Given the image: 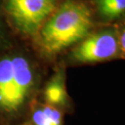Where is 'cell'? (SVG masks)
I'll return each instance as SVG.
<instances>
[{
	"label": "cell",
	"instance_id": "30bf717a",
	"mask_svg": "<svg viewBox=\"0 0 125 125\" xmlns=\"http://www.w3.org/2000/svg\"><path fill=\"white\" fill-rule=\"evenodd\" d=\"M21 125H32L31 124H29V123H24V124H22Z\"/></svg>",
	"mask_w": 125,
	"mask_h": 125
},
{
	"label": "cell",
	"instance_id": "7a4b0ae2",
	"mask_svg": "<svg viewBox=\"0 0 125 125\" xmlns=\"http://www.w3.org/2000/svg\"><path fill=\"white\" fill-rule=\"evenodd\" d=\"M93 27V11L85 2L65 0L44 22L34 39L44 55L54 57L79 43Z\"/></svg>",
	"mask_w": 125,
	"mask_h": 125
},
{
	"label": "cell",
	"instance_id": "52a82bcc",
	"mask_svg": "<svg viewBox=\"0 0 125 125\" xmlns=\"http://www.w3.org/2000/svg\"><path fill=\"white\" fill-rule=\"evenodd\" d=\"M42 106L52 125H62V114L60 110L46 103L42 104Z\"/></svg>",
	"mask_w": 125,
	"mask_h": 125
},
{
	"label": "cell",
	"instance_id": "277c9868",
	"mask_svg": "<svg viewBox=\"0 0 125 125\" xmlns=\"http://www.w3.org/2000/svg\"><path fill=\"white\" fill-rule=\"evenodd\" d=\"M122 56L118 43V32L113 28L91 32L77 43L71 51L70 58L81 64L95 63Z\"/></svg>",
	"mask_w": 125,
	"mask_h": 125
},
{
	"label": "cell",
	"instance_id": "6da1fadb",
	"mask_svg": "<svg viewBox=\"0 0 125 125\" xmlns=\"http://www.w3.org/2000/svg\"><path fill=\"white\" fill-rule=\"evenodd\" d=\"M39 81L37 64L28 54L12 50L0 54V117L12 120L22 115Z\"/></svg>",
	"mask_w": 125,
	"mask_h": 125
},
{
	"label": "cell",
	"instance_id": "8992f818",
	"mask_svg": "<svg viewBox=\"0 0 125 125\" xmlns=\"http://www.w3.org/2000/svg\"><path fill=\"white\" fill-rule=\"evenodd\" d=\"M98 16L104 21L111 22L121 18L125 11V0H94Z\"/></svg>",
	"mask_w": 125,
	"mask_h": 125
},
{
	"label": "cell",
	"instance_id": "5b68a950",
	"mask_svg": "<svg viewBox=\"0 0 125 125\" xmlns=\"http://www.w3.org/2000/svg\"><path fill=\"white\" fill-rule=\"evenodd\" d=\"M44 99L46 104L62 108L67 106L69 97L66 89V79L63 68L54 72L44 88Z\"/></svg>",
	"mask_w": 125,
	"mask_h": 125
},
{
	"label": "cell",
	"instance_id": "9c48e42d",
	"mask_svg": "<svg viewBox=\"0 0 125 125\" xmlns=\"http://www.w3.org/2000/svg\"><path fill=\"white\" fill-rule=\"evenodd\" d=\"M118 32V43L119 46V51H120L121 55L123 54V57L124 55V29H120Z\"/></svg>",
	"mask_w": 125,
	"mask_h": 125
},
{
	"label": "cell",
	"instance_id": "3957f363",
	"mask_svg": "<svg viewBox=\"0 0 125 125\" xmlns=\"http://www.w3.org/2000/svg\"><path fill=\"white\" fill-rule=\"evenodd\" d=\"M58 6V0H2L7 19L16 30L34 37Z\"/></svg>",
	"mask_w": 125,
	"mask_h": 125
},
{
	"label": "cell",
	"instance_id": "ba28073f",
	"mask_svg": "<svg viewBox=\"0 0 125 125\" xmlns=\"http://www.w3.org/2000/svg\"><path fill=\"white\" fill-rule=\"evenodd\" d=\"M32 125H52L48 117L45 114L42 105L36 104L32 106Z\"/></svg>",
	"mask_w": 125,
	"mask_h": 125
},
{
	"label": "cell",
	"instance_id": "8fae6325",
	"mask_svg": "<svg viewBox=\"0 0 125 125\" xmlns=\"http://www.w3.org/2000/svg\"><path fill=\"white\" fill-rule=\"evenodd\" d=\"M0 34H1V24H0Z\"/></svg>",
	"mask_w": 125,
	"mask_h": 125
}]
</instances>
